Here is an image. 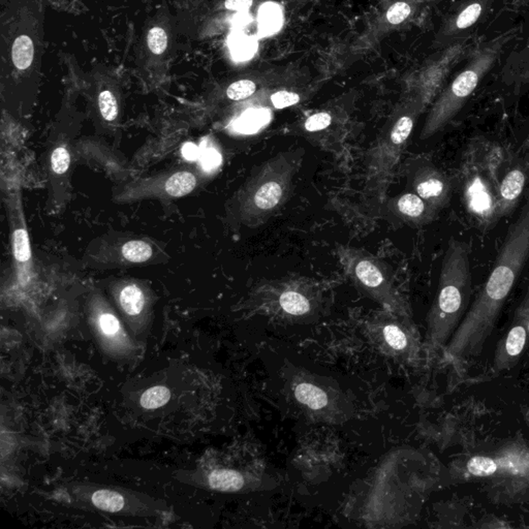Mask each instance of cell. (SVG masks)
Segmentation results:
<instances>
[{
	"label": "cell",
	"instance_id": "9a60e30c",
	"mask_svg": "<svg viewBox=\"0 0 529 529\" xmlns=\"http://www.w3.org/2000/svg\"><path fill=\"white\" fill-rule=\"evenodd\" d=\"M384 202L385 211L393 219L408 226H422L430 224L439 212L410 190H405Z\"/></svg>",
	"mask_w": 529,
	"mask_h": 529
},
{
	"label": "cell",
	"instance_id": "44dd1931",
	"mask_svg": "<svg viewBox=\"0 0 529 529\" xmlns=\"http://www.w3.org/2000/svg\"><path fill=\"white\" fill-rule=\"evenodd\" d=\"M295 397L300 403L313 410H321L329 403L328 395L321 388L309 383H301L295 387Z\"/></svg>",
	"mask_w": 529,
	"mask_h": 529
},
{
	"label": "cell",
	"instance_id": "603a6c76",
	"mask_svg": "<svg viewBox=\"0 0 529 529\" xmlns=\"http://www.w3.org/2000/svg\"><path fill=\"white\" fill-rule=\"evenodd\" d=\"M258 92V84L255 80L243 79L236 80L228 84L224 89V97L232 103L247 101Z\"/></svg>",
	"mask_w": 529,
	"mask_h": 529
},
{
	"label": "cell",
	"instance_id": "52a82bcc",
	"mask_svg": "<svg viewBox=\"0 0 529 529\" xmlns=\"http://www.w3.org/2000/svg\"><path fill=\"white\" fill-rule=\"evenodd\" d=\"M507 40L509 37H501L486 44L473 56L464 71L459 74L439 95L423 124L421 140L430 139L454 119L479 85L482 78L494 65Z\"/></svg>",
	"mask_w": 529,
	"mask_h": 529
},
{
	"label": "cell",
	"instance_id": "83f0119b",
	"mask_svg": "<svg viewBox=\"0 0 529 529\" xmlns=\"http://www.w3.org/2000/svg\"><path fill=\"white\" fill-rule=\"evenodd\" d=\"M333 124V115L328 111L311 114L304 122V130L308 133H319L327 130Z\"/></svg>",
	"mask_w": 529,
	"mask_h": 529
},
{
	"label": "cell",
	"instance_id": "4fadbf2b",
	"mask_svg": "<svg viewBox=\"0 0 529 529\" xmlns=\"http://www.w3.org/2000/svg\"><path fill=\"white\" fill-rule=\"evenodd\" d=\"M87 82L89 93L99 115L109 124L117 121L121 106V89L113 69L103 65H95L89 73Z\"/></svg>",
	"mask_w": 529,
	"mask_h": 529
},
{
	"label": "cell",
	"instance_id": "f546056e",
	"mask_svg": "<svg viewBox=\"0 0 529 529\" xmlns=\"http://www.w3.org/2000/svg\"><path fill=\"white\" fill-rule=\"evenodd\" d=\"M71 165V154L67 148L63 146L55 148L51 154V168L53 172L58 175L65 174Z\"/></svg>",
	"mask_w": 529,
	"mask_h": 529
},
{
	"label": "cell",
	"instance_id": "2e32d148",
	"mask_svg": "<svg viewBox=\"0 0 529 529\" xmlns=\"http://www.w3.org/2000/svg\"><path fill=\"white\" fill-rule=\"evenodd\" d=\"M515 323L507 333L503 344L495 353L494 366L497 370L510 367L526 348L528 326L517 319Z\"/></svg>",
	"mask_w": 529,
	"mask_h": 529
},
{
	"label": "cell",
	"instance_id": "484cf974",
	"mask_svg": "<svg viewBox=\"0 0 529 529\" xmlns=\"http://www.w3.org/2000/svg\"><path fill=\"white\" fill-rule=\"evenodd\" d=\"M170 399V390L166 387L158 386L148 389L142 395L140 403H141L142 408H146V410H156V408H162V405L168 403Z\"/></svg>",
	"mask_w": 529,
	"mask_h": 529
},
{
	"label": "cell",
	"instance_id": "1f68e13d",
	"mask_svg": "<svg viewBox=\"0 0 529 529\" xmlns=\"http://www.w3.org/2000/svg\"><path fill=\"white\" fill-rule=\"evenodd\" d=\"M207 0H177L178 17H187L194 19L200 15L201 10L204 8Z\"/></svg>",
	"mask_w": 529,
	"mask_h": 529
},
{
	"label": "cell",
	"instance_id": "5bb4252c",
	"mask_svg": "<svg viewBox=\"0 0 529 529\" xmlns=\"http://www.w3.org/2000/svg\"><path fill=\"white\" fill-rule=\"evenodd\" d=\"M406 315L398 314L385 309L369 321V330L378 335L380 346L387 353L395 355H410L414 352L416 340L408 323L403 321Z\"/></svg>",
	"mask_w": 529,
	"mask_h": 529
},
{
	"label": "cell",
	"instance_id": "30bf717a",
	"mask_svg": "<svg viewBox=\"0 0 529 529\" xmlns=\"http://www.w3.org/2000/svg\"><path fill=\"white\" fill-rule=\"evenodd\" d=\"M421 0H387L370 19L353 44V52L363 54L373 49L385 37L412 19Z\"/></svg>",
	"mask_w": 529,
	"mask_h": 529
},
{
	"label": "cell",
	"instance_id": "7a4b0ae2",
	"mask_svg": "<svg viewBox=\"0 0 529 529\" xmlns=\"http://www.w3.org/2000/svg\"><path fill=\"white\" fill-rule=\"evenodd\" d=\"M1 76L33 79L43 65L44 10L40 0H12L1 18Z\"/></svg>",
	"mask_w": 529,
	"mask_h": 529
},
{
	"label": "cell",
	"instance_id": "836d02e7",
	"mask_svg": "<svg viewBox=\"0 0 529 529\" xmlns=\"http://www.w3.org/2000/svg\"><path fill=\"white\" fill-rule=\"evenodd\" d=\"M253 0H224L221 6H217L215 10L224 12H241L247 10L253 6Z\"/></svg>",
	"mask_w": 529,
	"mask_h": 529
},
{
	"label": "cell",
	"instance_id": "277c9868",
	"mask_svg": "<svg viewBox=\"0 0 529 529\" xmlns=\"http://www.w3.org/2000/svg\"><path fill=\"white\" fill-rule=\"evenodd\" d=\"M473 278L464 243L452 240L442 259L437 297L428 313V340L433 349L444 348L469 310Z\"/></svg>",
	"mask_w": 529,
	"mask_h": 529
},
{
	"label": "cell",
	"instance_id": "d6a6232c",
	"mask_svg": "<svg viewBox=\"0 0 529 529\" xmlns=\"http://www.w3.org/2000/svg\"><path fill=\"white\" fill-rule=\"evenodd\" d=\"M99 328L107 336H115L120 332V323L117 317L110 312H103L99 317Z\"/></svg>",
	"mask_w": 529,
	"mask_h": 529
},
{
	"label": "cell",
	"instance_id": "9c48e42d",
	"mask_svg": "<svg viewBox=\"0 0 529 529\" xmlns=\"http://www.w3.org/2000/svg\"><path fill=\"white\" fill-rule=\"evenodd\" d=\"M406 182V190L414 192L435 210H442L450 202V179L424 158H408L400 167Z\"/></svg>",
	"mask_w": 529,
	"mask_h": 529
},
{
	"label": "cell",
	"instance_id": "7402d4cb",
	"mask_svg": "<svg viewBox=\"0 0 529 529\" xmlns=\"http://www.w3.org/2000/svg\"><path fill=\"white\" fill-rule=\"evenodd\" d=\"M302 101L301 95L296 91L289 89H279L270 93L268 96L264 97L261 101H255L257 108L264 109L283 110L285 108L293 107Z\"/></svg>",
	"mask_w": 529,
	"mask_h": 529
},
{
	"label": "cell",
	"instance_id": "3957f363",
	"mask_svg": "<svg viewBox=\"0 0 529 529\" xmlns=\"http://www.w3.org/2000/svg\"><path fill=\"white\" fill-rule=\"evenodd\" d=\"M303 156L302 149L280 152L255 169L237 196V215L242 224L255 228L283 208Z\"/></svg>",
	"mask_w": 529,
	"mask_h": 529
},
{
	"label": "cell",
	"instance_id": "4316f807",
	"mask_svg": "<svg viewBox=\"0 0 529 529\" xmlns=\"http://www.w3.org/2000/svg\"><path fill=\"white\" fill-rule=\"evenodd\" d=\"M498 469V462L490 457L475 456L467 463V469L476 477H489L496 473Z\"/></svg>",
	"mask_w": 529,
	"mask_h": 529
},
{
	"label": "cell",
	"instance_id": "e575fe53",
	"mask_svg": "<svg viewBox=\"0 0 529 529\" xmlns=\"http://www.w3.org/2000/svg\"><path fill=\"white\" fill-rule=\"evenodd\" d=\"M182 156L185 160H196L200 156V149L194 143H186L182 148Z\"/></svg>",
	"mask_w": 529,
	"mask_h": 529
},
{
	"label": "cell",
	"instance_id": "8fae6325",
	"mask_svg": "<svg viewBox=\"0 0 529 529\" xmlns=\"http://www.w3.org/2000/svg\"><path fill=\"white\" fill-rule=\"evenodd\" d=\"M260 292L270 298L283 312L292 317L308 315L314 309L319 298L317 285L302 277L270 283Z\"/></svg>",
	"mask_w": 529,
	"mask_h": 529
},
{
	"label": "cell",
	"instance_id": "ffe728a7",
	"mask_svg": "<svg viewBox=\"0 0 529 529\" xmlns=\"http://www.w3.org/2000/svg\"><path fill=\"white\" fill-rule=\"evenodd\" d=\"M209 485L221 492H236L244 486V478L233 469H217L209 476Z\"/></svg>",
	"mask_w": 529,
	"mask_h": 529
},
{
	"label": "cell",
	"instance_id": "d590c367",
	"mask_svg": "<svg viewBox=\"0 0 529 529\" xmlns=\"http://www.w3.org/2000/svg\"><path fill=\"white\" fill-rule=\"evenodd\" d=\"M203 165L205 168H213L215 166V153L213 151H206L204 156H203Z\"/></svg>",
	"mask_w": 529,
	"mask_h": 529
},
{
	"label": "cell",
	"instance_id": "f1b7e54d",
	"mask_svg": "<svg viewBox=\"0 0 529 529\" xmlns=\"http://www.w3.org/2000/svg\"><path fill=\"white\" fill-rule=\"evenodd\" d=\"M483 6L481 2H475L471 6H467L464 10L460 12L457 17L456 22L454 26L456 29H467L471 25L477 22L478 19L481 16Z\"/></svg>",
	"mask_w": 529,
	"mask_h": 529
},
{
	"label": "cell",
	"instance_id": "ba28073f",
	"mask_svg": "<svg viewBox=\"0 0 529 529\" xmlns=\"http://www.w3.org/2000/svg\"><path fill=\"white\" fill-rule=\"evenodd\" d=\"M339 263L353 285L387 310L408 315V308L398 293L386 264L362 249L338 246Z\"/></svg>",
	"mask_w": 529,
	"mask_h": 529
},
{
	"label": "cell",
	"instance_id": "e0dca14e",
	"mask_svg": "<svg viewBox=\"0 0 529 529\" xmlns=\"http://www.w3.org/2000/svg\"><path fill=\"white\" fill-rule=\"evenodd\" d=\"M526 174L521 169L510 171L498 186L499 215L501 217L509 215L523 194Z\"/></svg>",
	"mask_w": 529,
	"mask_h": 529
},
{
	"label": "cell",
	"instance_id": "5b68a950",
	"mask_svg": "<svg viewBox=\"0 0 529 529\" xmlns=\"http://www.w3.org/2000/svg\"><path fill=\"white\" fill-rule=\"evenodd\" d=\"M426 107L424 99L418 91L405 95L395 106L376 142L368 150L366 188L380 202L386 200L402 153L419 117Z\"/></svg>",
	"mask_w": 529,
	"mask_h": 529
},
{
	"label": "cell",
	"instance_id": "4dcf8cb0",
	"mask_svg": "<svg viewBox=\"0 0 529 529\" xmlns=\"http://www.w3.org/2000/svg\"><path fill=\"white\" fill-rule=\"evenodd\" d=\"M260 17H261L263 29L267 33L275 31L280 26L281 12L280 10L275 4H267V6H264Z\"/></svg>",
	"mask_w": 529,
	"mask_h": 529
},
{
	"label": "cell",
	"instance_id": "cb8c5ba5",
	"mask_svg": "<svg viewBox=\"0 0 529 529\" xmlns=\"http://www.w3.org/2000/svg\"><path fill=\"white\" fill-rule=\"evenodd\" d=\"M121 255L124 259L131 263H144L151 259L153 255V249L146 241L132 240L122 245Z\"/></svg>",
	"mask_w": 529,
	"mask_h": 529
},
{
	"label": "cell",
	"instance_id": "d4e9b609",
	"mask_svg": "<svg viewBox=\"0 0 529 529\" xmlns=\"http://www.w3.org/2000/svg\"><path fill=\"white\" fill-rule=\"evenodd\" d=\"M95 507L110 513H117L124 507V498L119 493L110 490H99L92 495Z\"/></svg>",
	"mask_w": 529,
	"mask_h": 529
},
{
	"label": "cell",
	"instance_id": "ac0fdd59",
	"mask_svg": "<svg viewBox=\"0 0 529 529\" xmlns=\"http://www.w3.org/2000/svg\"><path fill=\"white\" fill-rule=\"evenodd\" d=\"M12 255L18 269L19 280L27 285L31 275V249L28 232L24 226L16 228L12 236Z\"/></svg>",
	"mask_w": 529,
	"mask_h": 529
},
{
	"label": "cell",
	"instance_id": "7c38bea8",
	"mask_svg": "<svg viewBox=\"0 0 529 529\" xmlns=\"http://www.w3.org/2000/svg\"><path fill=\"white\" fill-rule=\"evenodd\" d=\"M463 203L473 219L482 226H489L501 219L498 186L481 171L467 172L462 183Z\"/></svg>",
	"mask_w": 529,
	"mask_h": 529
},
{
	"label": "cell",
	"instance_id": "8992f818",
	"mask_svg": "<svg viewBox=\"0 0 529 529\" xmlns=\"http://www.w3.org/2000/svg\"><path fill=\"white\" fill-rule=\"evenodd\" d=\"M177 17L162 1L147 17L135 48V69L142 79L156 84L168 76L176 47Z\"/></svg>",
	"mask_w": 529,
	"mask_h": 529
},
{
	"label": "cell",
	"instance_id": "6da1fadb",
	"mask_svg": "<svg viewBox=\"0 0 529 529\" xmlns=\"http://www.w3.org/2000/svg\"><path fill=\"white\" fill-rule=\"evenodd\" d=\"M528 259L529 198L510 226L488 279L444 346L448 363L460 365L482 353Z\"/></svg>",
	"mask_w": 529,
	"mask_h": 529
},
{
	"label": "cell",
	"instance_id": "d6986e66",
	"mask_svg": "<svg viewBox=\"0 0 529 529\" xmlns=\"http://www.w3.org/2000/svg\"><path fill=\"white\" fill-rule=\"evenodd\" d=\"M120 306L124 312L137 315L145 308L146 297L143 289L135 283H124L118 295Z\"/></svg>",
	"mask_w": 529,
	"mask_h": 529
},
{
	"label": "cell",
	"instance_id": "8d00e7d4",
	"mask_svg": "<svg viewBox=\"0 0 529 529\" xmlns=\"http://www.w3.org/2000/svg\"><path fill=\"white\" fill-rule=\"evenodd\" d=\"M142 2H143L146 6H150L152 3H153L154 0H142Z\"/></svg>",
	"mask_w": 529,
	"mask_h": 529
}]
</instances>
